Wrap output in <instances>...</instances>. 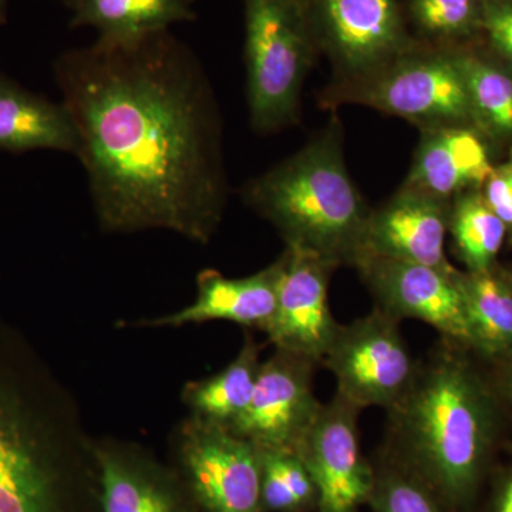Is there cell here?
Returning a JSON list of instances; mask_svg holds the SVG:
<instances>
[{"instance_id": "cell-31", "label": "cell", "mask_w": 512, "mask_h": 512, "mask_svg": "<svg viewBox=\"0 0 512 512\" xmlns=\"http://www.w3.org/2000/svg\"><path fill=\"white\" fill-rule=\"evenodd\" d=\"M507 390H508V393L511 394V397H512V367L510 369V372H508V377H507Z\"/></svg>"}, {"instance_id": "cell-7", "label": "cell", "mask_w": 512, "mask_h": 512, "mask_svg": "<svg viewBox=\"0 0 512 512\" xmlns=\"http://www.w3.org/2000/svg\"><path fill=\"white\" fill-rule=\"evenodd\" d=\"M400 320L375 308L365 318L339 325L322 363L335 376L338 394L360 410H390L412 386L417 367Z\"/></svg>"}, {"instance_id": "cell-19", "label": "cell", "mask_w": 512, "mask_h": 512, "mask_svg": "<svg viewBox=\"0 0 512 512\" xmlns=\"http://www.w3.org/2000/svg\"><path fill=\"white\" fill-rule=\"evenodd\" d=\"M195 0H70L72 26L100 39L133 40L195 19Z\"/></svg>"}, {"instance_id": "cell-21", "label": "cell", "mask_w": 512, "mask_h": 512, "mask_svg": "<svg viewBox=\"0 0 512 512\" xmlns=\"http://www.w3.org/2000/svg\"><path fill=\"white\" fill-rule=\"evenodd\" d=\"M474 127L485 138L512 144V72L476 42L458 47Z\"/></svg>"}, {"instance_id": "cell-13", "label": "cell", "mask_w": 512, "mask_h": 512, "mask_svg": "<svg viewBox=\"0 0 512 512\" xmlns=\"http://www.w3.org/2000/svg\"><path fill=\"white\" fill-rule=\"evenodd\" d=\"M278 262L275 315L265 333L276 350L318 365L339 329L328 299L330 278L339 266L293 247H286Z\"/></svg>"}, {"instance_id": "cell-16", "label": "cell", "mask_w": 512, "mask_h": 512, "mask_svg": "<svg viewBox=\"0 0 512 512\" xmlns=\"http://www.w3.org/2000/svg\"><path fill=\"white\" fill-rule=\"evenodd\" d=\"M487 140L473 127L421 131L419 147L403 187L440 200L481 190L493 173Z\"/></svg>"}, {"instance_id": "cell-12", "label": "cell", "mask_w": 512, "mask_h": 512, "mask_svg": "<svg viewBox=\"0 0 512 512\" xmlns=\"http://www.w3.org/2000/svg\"><path fill=\"white\" fill-rule=\"evenodd\" d=\"M353 266L376 299V308L397 320L426 322L447 339L470 346L456 268L446 271L375 255H360Z\"/></svg>"}, {"instance_id": "cell-29", "label": "cell", "mask_w": 512, "mask_h": 512, "mask_svg": "<svg viewBox=\"0 0 512 512\" xmlns=\"http://www.w3.org/2000/svg\"><path fill=\"white\" fill-rule=\"evenodd\" d=\"M498 512H512V476L508 481L507 488H505Z\"/></svg>"}, {"instance_id": "cell-18", "label": "cell", "mask_w": 512, "mask_h": 512, "mask_svg": "<svg viewBox=\"0 0 512 512\" xmlns=\"http://www.w3.org/2000/svg\"><path fill=\"white\" fill-rule=\"evenodd\" d=\"M79 140L63 103L0 76V151L55 150L76 156Z\"/></svg>"}, {"instance_id": "cell-23", "label": "cell", "mask_w": 512, "mask_h": 512, "mask_svg": "<svg viewBox=\"0 0 512 512\" xmlns=\"http://www.w3.org/2000/svg\"><path fill=\"white\" fill-rule=\"evenodd\" d=\"M448 232L467 272L493 268L507 237L504 222L488 207L480 190L464 192L451 201Z\"/></svg>"}, {"instance_id": "cell-2", "label": "cell", "mask_w": 512, "mask_h": 512, "mask_svg": "<svg viewBox=\"0 0 512 512\" xmlns=\"http://www.w3.org/2000/svg\"><path fill=\"white\" fill-rule=\"evenodd\" d=\"M387 412L396 463L447 510L466 507L483 477L494 427L493 402L476 373L460 357L440 353L417 369L410 389Z\"/></svg>"}, {"instance_id": "cell-4", "label": "cell", "mask_w": 512, "mask_h": 512, "mask_svg": "<svg viewBox=\"0 0 512 512\" xmlns=\"http://www.w3.org/2000/svg\"><path fill=\"white\" fill-rule=\"evenodd\" d=\"M249 120L261 134L298 123L320 47L311 0H244Z\"/></svg>"}, {"instance_id": "cell-30", "label": "cell", "mask_w": 512, "mask_h": 512, "mask_svg": "<svg viewBox=\"0 0 512 512\" xmlns=\"http://www.w3.org/2000/svg\"><path fill=\"white\" fill-rule=\"evenodd\" d=\"M6 9H8V0H0V26L5 22Z\"/></svg>"}, {"instance_id": "cell-28", "label": "cell", "mask_w": 512, "mask_h": 512, "mask_svg": "<svg viewBox=\"0 0 512 512\" xmlns=\"http://www.w3.org/2000/svg\"><path fill=\"white\" fill-rule=\"evenodd\" d=\"M481 194L512 237V157L503 164L494 165Z\"/></svg>"}, {"instance_id": "cell-9", "label": "cell", "mask_w": 512, "mask_h": 512, "mask_svg": "<svg viewBox=\"0 0 512 512\" xmlns=\"http://www.w3.org/2000/svg\"><path fill=\"white\" fill-rule=\"evenodd\" d=\"M320 53L335 80L375 72L417 42L399 0H311Z\"/></svg>"}, {"instance_id": "cell-15", "label": "cell", "mask_w": 512, "mask_h": 512, "mask_svg": "<svg viewBox=\"0 0 512 512\" xmlns=\"http://www.w3.org/2000/svg\"><path fill=\"white\" fill-rule=\"evenodd\" d=\"M93 450L103 512H200L175 468L124 444Z\"/></svg>"}, {"instance_id": "cell-20", "label": "cell", "mask_w": 512, "mask_h": 512, "mask_svg": "<svg viewBox=\"0 0 512 512\" xmlns=\"http://www.w3.org/2000/svg\"><path fill=\"white\" fill-rule=\"evenodd\" d=\"M470 346L491 357L512 356V282L497 269L458 272Z\"/></svg>"}, {"instance_id": "cell-17", "label": "cell", "mask_w": 512, "mask_h": 512, "mask_svg": "<svg viewBox=\"0 0 512 512\" xmlns=\"http://www.w3.org/2000/svg\"><path fill=\"white\" fill-rule=\"evenodd\" d=\"M278 259L262 271L244 278H227L215 269H205L197 279V299L187 308L144 322L146 326H178L227 320L266 332L276 309Z\"/></svg>"}, {"instance_id": "cell-27", "label": "cell", "mask_w": 512, "mask_h": 512, "mask_svg": "<svg viewBox=\"0 0 512 512\" xmlns=\"http://www.w3.org/2000/svg\"><path fill=\"white\" fill-rule=\"evenodd\" d=\"M481 39L512 72V0H485Z\"/></svg>"}, {"instance_id": "cell-26", "label": "cell", "mask_w": 512, "mask_h": 512, "mask_svg": "<svg viewBox=\"0 0 512 512\" xmlns=\"http://www.w3.org/2000/svg\"><path fill=\"white\" fill-rule=\"evenodd\" d=\"M367 505L373 512H444L439 498L400 464L375 471Z\"/></svg>"}, {"instance_id": "cell-11", "label": "cell", "mask_w": 512, "mask_h": 512, "mask_svg": "<svg viewBox=\"0 0 512 512\" xmlns=\"http://www.w3.org/2000/svg\"><path fill=\"white\" fill-rule=\"evenodd\" d=\"M359 413L336 393L296 450L318 490V512H359L369 500L375 470L360 451Z\"/></svg>"}, {"instance_id": "cell-14", "label": "cell", "mask_w": 512, "mask_h": 512, "mask_svg": "<svg viewBox=\"0 0 512 512\" xmlns=\"http://www.w3.org/2000/svg\"><path fill=\"white\" fill-rule=\"evenodd\" d=\"M450 211L451 201L402 185L386 204L370 212L359 256H383L450 271L454 266L444 249Z\"/></svg>"}, {"instance_id": "cell-8", "label": "cell", "mask_w": 512, "mask_h": 512, "mask_svg": "<svg viewBox=\"0 0 512 512\" xmlns=\"http://www.w3.org/2000/svg\"><path fill=\"white\" fill-rule=\"evenodd\" d=\"M174 468L200 512H266L261 451L225 427L191 416L178 437Z\"/></svg>"}, {"instance_id": "cell-10", "label": "cell", "mask_w": 512, "mask_h": 512, "mask_svg": "<svg viewBox=\"0 0 512 512\" xmlns=\"http://www.w3.org/2000/svg\"><path fill=\"white\" fill-rule=\"evenodd\" d=\"M315 365L275 349L259 369L247 409L228 430L259 450H298L322 407L313 393Z\"/></svg>"}, {"instance_id": "cell-24", "label": "cell", "mask_w": 512, "mask_h": 512, "mask_svg": "<svg viewBox=\"0 0 512 512\" xmlns=\"http://www.w3.org/2000/svg\"><path fill=\"white\" fill-rule=\"evenodd\" d=\"M485 0H406L414 37L427 45L458 47L481 39Z\"/></svg>"}, {"instance_id": "cell-5", "label": "cell", "mask_w": 512, "mask_h": 512, "mask_svg": "<svg viewBox=\"0 0 512 512\" xmlns=\"http://www.w3.org/2000/svg\"><path fill=\"white\" fill-rule=\"evenodd\" d=\"M458 47L417 40L375 72L357 79L335 80L320 94L319 103L326 109L345 104L369 107L409 121L420 131L476 128Z\"/></svg>"}, {"instance_id": "cell-25", "label": "cell", "mask_w": 512, "mask_h": 512, "mask_svg": "<svg viewBox=\"0 0 512 512\" xmlns=\"http://www.w3.org/2000/svg\"><path fill=\"white\" fill-rule=\"evenodd\" d=\"M266 512H309L318 507V490L296 451L259 450Z\"/></svg>"}, {"instance_id": "cell-1", "label": "cell", "mask_w": 512, "mask_h": 512, "mask_svg": "<svg viewBox=\"0 0 512 512\" xmlns=\"http://www.w3.org/2000/svg\"><path fill=\"white\" fill-rule=\"evenodd\" d=\"M55 74L101 228L207 242L227 181L220 111L190 47L170 30L99 37L60 56Z\"/></svg>"}, {"instance_id": "cell-22", "label": "cell", "mask_w": 512, "mask_h": 512, "mask_svg": "<svg viewBox=\"0 0 512 512\" xmlns=\"http://www.w3.org/2000/svg\"><path fill=\"white\" fill-rule=\"evenodd\" d=\"M259 350L255 339L248 335L238 356L225 369L187 384L183 399L192 417L228 429L251 402L262 365Z\"/></svg>"}, {"instance_id": "cell-6", "label": "cell", "mask_w": 512, "mask_h": 512, "mask_svg": "<svg viewBox=\"0 0 512 512\" xmlns=\"http://www.w3.org/2000/svg\"><path fill=\"white\" fill-rule=\"evenodd\" d=\"M0 512H103L93 447L60 446L0 392Z\"/></svg>"}, {"instance_id": "cell-3", "label": "cell", "mask_w": 512, "mask_h": 512, "mask_svg": "<svg viewBox=\"0 0 512 512\" xmlns=\"http://www.w3.org/2000/svg\"><path fill=\"white\" fill-rule=\"evenodd\" d=\"M244 198L285 239L335 265L355 264L372 208L345 160L339 119L292 157L249 181Z\"/></svg>"}]
</instances>
